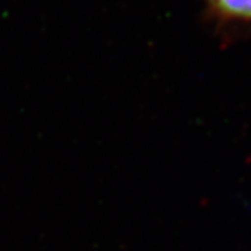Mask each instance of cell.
I'll return each mask as SVG.
<instances>
[{
	"mask_svg": "<svg viewBox=\"0 0 251 251\" xmlns=\"http://www.w3.org/2000/svg\"><path fill=\"white\" fill-rule=\"evenodd\" d=\"M208 21L227 36L251 34V0H202Z\"/></svg>",
	"mask_w": 251,
	"mask_h": 251,
	"instance_id": "1",
	"label": "cell"
}]
</instances>
